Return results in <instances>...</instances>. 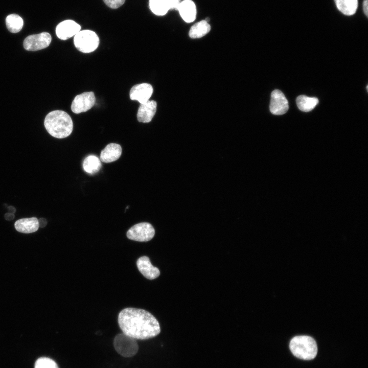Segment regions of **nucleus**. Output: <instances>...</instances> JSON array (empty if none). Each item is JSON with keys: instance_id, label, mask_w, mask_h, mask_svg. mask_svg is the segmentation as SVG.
<instances>
[{"instance_id": "nucleus-18", "label": "nucleus", "mask_w": 368, "mask_h": 368, "mask_svg": "<svg viewBox=\"0 0 368 368\" xmlns=\"http://www.w3.org/2000/svg\"><path fill=\"white\" fill-rule=\"evenodd\" d=\"M210 30L211 26L209 22L205 20H202L191 27L189 35L192 38H199L208 34Z\"/></svg>"}, {"instance_id": "nucleus-9", "label": "nucleus", "mask_w": 368, "mask_h": 368, "mask_svg": "<svg viewBox=\"0 0 368 368\" xmlns=\"http://www.w3.org/2000/svg\"><path fill=\"white\" fill-rule=\"evenodd\" d=\"M288 108V102L284 94L279 89L273 90L269 105L270 112L275 115H281L285 113Z\"/></svg>"}, {"instance_id": "nucleus-14", "label": "nucleus", "mask_w": 368, "mask_h": 368, "mask_svg": "<svg viewBox=\"0 0 368 368\" xmlns=\"http://www.w3.org/2000/svg\"><path fill=\"white\" fill-rule=\"evenodd\" d=\"M121 146L116 143H110L103 149L100 153V160L109 163L118 159L122 154Z\"/></svg>"}, {"instance_id": "nucleus-13", "label": "nucleus", "mask_w": 368, "mask_h": 368, "mask_svg": "<svg viewBox=\"0 0 368 368\" xmlns=\"http://www.w3.org/2000/svg\"><path fill=\"white\" fill-rule=\"evenodd\" d=\"M156 106V102L153 100H148L141 104L137 113L138 121L142 123L150 122L155 114Z\"/></svg>"}, {"instance_id": "nucleus-25", "label": "nucleus", "mask_w": 368, "mask_h": 368, "mask_svg": "<svg viewBox=\"0 0 368 368\" xmlns=\"http://www.w3.org/2000/svg\"><path fill=\"white\" fill-rule=\"evenodd\" d=\"M169 9L172 10H177L180 3V0H168Z\"/></svg>"}, {"instance_id": "nucleus-22", "label": "nucleus", "mask_w": 368, "mask_h": 368, "mask_svg": "<svg viewBox=\"0 0 368 368\" xmlns=\"http://www.w3.org/2000/svg\"><path fill=\"white\" fill-rule=\"evenodd\" d=\"M149 7L158 16L165 15L170 10L168 0H149Z\"/></svg>"}, {"instance_id": "nucleus-29", "label": "nucleus", "mask_w": 368, "mask_h": 368, "mask_svg": "<svg viewBox=\"0 0 368 368\" xmlns=\"http://www.w3.org/2000/svg\"><path fill=\"white\" fill-rule=\"evenodd\" d=\"M8 213L12 214H14L16 211V209L14 206L11 205L8 207Z\"/></svg>"}, {"instance_id": "nucleus-24", "label": "nucleus", "mask_w": 368, "mask_h": 368, "mask_svg": "<svg viewBox=\"0 0 368 368\" xmlns=\"http://www.w3.org/2000/svg\"><path fill=\"white\" fill-rule=\"evenodd\" d=\"M103 1L109 8L117 9L123 5L125 0H103Z\"/></svg>"}, {"instance_id": "nucleus-15", "label": "nucleus", "mask_w": 368, "mask_h": 368, "mask_svg": "<svg viewBox=\"0 0 368 368\" xmlns=\"http://www.w3.org/2000/svg\"><path fill=\"white\" fill-rule=\"evenodd\" d=\"M177 10L182 19L186 22H192L196 18V8L192 0H184L181 2Z\"/></svg>"}, {"instance_id": "nucleus-16", "label": "nucleus", "mask_w": 368, "mask_h": 368, "mask_svg": "<svg viewBox=\"0 0 368 368\" xmlns=\"http://www.w3.org/2000/svg\"><path fill=\"white\" fill-rule=\"evenodd\" d=\"M14 227L19 232L25 234L32 233L38 229V220L35 217L20 219L15 222Z\"/></svg>"}, {"instance_id": "nucleus-23", "label": "nucleus", "mask_w": 368, "mask_h": 368, "mask_svg": "<svg viewBox=\"0 0 368 368\" xmlns=\"http://www.w3.org/2000/svg\"><path fill=\"white\" fill-rule=\"evenodd\" d=\"M34 368H59L57 363L48 357H40L35 363Z\"/></svg>"}, {"instance_id": "nucleus-3", "label": "nucleus", "mask_w": 368, "mask_h": 368, "mask_svg": "<svg viewBox=\"0 0 368 368\" xmlns=\"http://www.w3.org/2000/svg\"><path fill=\"white\" fill-rule=\"evenodd\" d=\"M289 348L293 355L303 360L314 359L317 353V346L315 340L307 335L296 336L292 338Z\"/></svg>"}, {"instance_id": "nucleus-19", "label": "nucleus", "mask_w": 368, "mask_h": 368, "mask_svg": "<svg viewBox=\"0 0 368 368\" xmlns=\"http://www.w3.org/2000/svg\"><path fill=\"white\" fill-rule=\"evenodd\" d=\"M296 105L302 111L309 112L312 110L318 103V99L305 95H300L296 99Z\"/></svg>"}, {"instance_id": "nucleus-26", "label": "nucleus", "mask_w": 368, "mask_h": 368, "mask_svg": "<svg viewBox=\"0 0 368 368\" xmlns=\"http://www.w3.org/2000/svg\"><path fill=\"white\" fill-rule=\"evenodd\" d=\"M38 220V224H39V227H45L47 224V220L46 219L44 218H40Z\"/></svg>"}, {"instance_id": "nucleus-8", "label": "nucleus", "mask_w": 368, "mask_h": 368, "mask_svg": "<svg viewBox=\"0 0 368 368\" xmlns=\"http://www.w3.org/2000/svg\"><path fill=\"white\" fill-rule=\"evenodd\" d=\"M96 98L93 91L85 92L75 97L71 105L75 113H80L90 109L95 104Z\"/></svg>"}, {"instance_id": "nucleus-28", "label": "nucleus", "mask_w": 368, "mask_h": 368, "mask_svg": "<svg viewBox=\"0 0 368 368\" xmlns=\"http://www.w3.org/2000/svg\"><path fill=\"white\" fill-rule=\"evenodd\" d=\"M4 218L8 221H11L14 219V214L7 213L4 215Z\"/></svg>"}, {"instance_id": "nucleus-21", "label": "nucleus", "mask_w": 368, "mask_h": 368, "mask_svg": "<svg viewBox=\"0 0 368 368\" xmlns=\"http://www.w3.org/2000/svg\"><path fill=\"white\" fill-rule=\"evenodd\" d=\"M6 25L10 32L15 33L21 30L24 25V20L19 15L11 14L7 16Z\"/></svg>"}, {"instance_id": "nucleus-17", "label": "nucleus", "mask_w": 368, "mask_h": 368, "mask_svg": "<svg viewBox=\"0 0 368 368\" xmlns=\"http://www.w3.org/2000/svg\"><path fill=\"white\" fill-rule=\"evenodd\" d=\"M337 9L343 14H354L358 8V0H334Z\"/></svg>"}, {"instance_id": "nucleus-11", "label": "nucleus", "mask_w": 368, "mask_h": 368, "mask_svg": "<svg viewBox=\"0 0 368 368\" xmlns=\"http://www.w3.org/2000/svg\"><path fill=\"white\" fill-rule=\"evenodd\" d=\"M153 91V87L149 83L136 84L130 89V98L132 100H137L140 104H143L149 100Z\"/></svg>"}, {"instance_id": "nucleus-12", "label": "nucleus", "mask_w": 368, "mask_h": 368, "mask_svg": "<svg viewBox=\"0 0 368 368\" xmlns=\"http://www.w3.org/2000/svg\"><path fill=\"white\" fill-rule=\"evenodd\" d=\"M136 266L139 271L147 279L153 280L160 275L159 269L152 265L147 256L140 257L136 261Z\"/></svg>"}, {"instance_id": "nucleus-27", "label": "nucleus", "mask_w": 368, "mask_h": 368, "mask_svg": "<svg viewBox=\"0 0 368 368\" xmlns=\"http://www.w3.org/2000/svg\"><path fill=\"white\" fill-rule=\"evenodd\" d=\"M363 10L365 15L368 16V0H364L363 2Z\"/></svg>"}, {"instance_id": "nucleus-2", "label": "nucleus", "mask_w": 368, "mask_h": 368, "mask_svg": "<svg viewBox=\"0 0 368 368\" xmlns=\"http://www.w3.org/2000/svg\"><path fill=\"white\" fill-rule=\"evenodd\" d=\"M44 125L48 133L57 139L67 137L73 129L71 117L65 111L59 110L49 113L45 118Z\"/></svg>"}, {"instance_id": "nucleus-7", "label": "nucleus", "mask_w": 368, "mask_h": 368, "mask_svg": "<svg viewBox=\"0 0 368 368\" xmlns=\"http://www.w3.org/2000/svg\"><path fill=\"white\" fill-rule=\"evenodd\" d=\"M52 40L51 35L48 32L28 36L24 41L25 49L30 51H36L48 47Z\"/></svg>"}, {"instance_id": "nucleus-6", "label": "nucleus", "mask_w": 368, "mask_h": 368, "mask_svg": "<svg viewBox=\"0 0 368 368\" xmlns=\"http://www.w3.org/2000/svg\"><path fill=\"white\" fill-rule=\"evenodd\" d=\"M155 235L153 226L148 222L137 223L127 232L128 239L139 242H147L151 240Z\"/></svg>"}, {"instance_id": "nucleus-4", "label": "nucleus", "mask_w": 368, "mask_h": 368, "mask_svg": "<svg viewBox=\"0 0 368 368\" xmlns=\"http://www.w3.org/2000/svg\"><path fill=\"white\" fill-rule=\"evenodd\" d=\"M75 47L79 51L89 53L95 51L99 44V38L94 31L85 30L80 31L74 38Z\"/></svg>"}, {"instance_id": "nucleus-1", "label": "nucleus", "mask_w": 368, "mask_h": 368, "mask_svg": "<svg viewBox=\"0 0 368 368\" xmlns=\"http://www.w3.org/2000/svg\"><path fill=\"white\" fill-rule=\"evenodd\" d=\"M118 324L123 333L135 339H147L160 332L159 324L148 311L126 308L118 315Z\"/></svg>"}, {"instance_id": "nucleus-5", "label": "nucleus", "mask_w": 368, "mask_h": 368, "mask_svg": "<svg viewBox=\"0 0 368 368\" xmlns=\"http://www.w3.org/2000/svg\"><path fill=\"white\" fill-rule=\"evenodd\" d=\"M113 346L116 351L121 356L130 357L136 354L139 346L136 339L123 333L116 336Z\"/></svg>"}, {"instance_id": "nucleus-20", "label": "nucleus", "mask_w": 368, "mask_h": 368, "mask_svg": "<svg viewBox=\"0 0 368 368\" xmlns=\"http://www.w3.org/2000/svg\"><path fill=\"white\" fill-rule=\"evenodd\" d=\"M101 167V160L96 155H90L87 156L83 162L84 170L90 174L97 173Z\"/></svg>"}, {"instance_id": "nucleus-10", "label": "nucleus", "mask_w": 368, "mask_h": 368, "mask_svg": "<svg viewBox=\"0 0 368 368\" xmlns=\"http://www.w3.org/2000/svg\"><path fill=\"white\" fill-rule=\"evenodd\" d=\"M81 30V26L73 20H65L56 27V33L62 40H66L75 36Z\"/></svg>"}]
</instances>
